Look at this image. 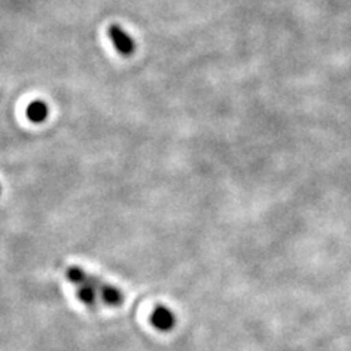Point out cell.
I'll return each mask as SVG.
<instances>
[{"mask_svg":"<svg viewBox=\"0 0 351 351\" xmlns=\"http://www.w3.org/2000/svg\"><path fill=\"white\" fill-rule=\"evenodd\" d=\"M86 280H88V282L93 285V289L97 291L98 298H100L107 306L116 307V306H120L123 303V300H125L123 291L119 290L117 287H114V285L107 284L98 277L91 276V274H88Z\"/></svg>","mask_w":351,"mask_h":351,"instance_id":"1","label":"cell"},{"mask_svg":"<svg viewBox=\"0 0 351 351\" xmlns=\"http://www.w3.org/2000/svg\"><path fill=\"white\" fill-rule=\"evenodd\" d=\"M108 37L112 40L114 49L123 56H130L135 51V41L119 25H112L108 28Z\"/></svg>","mask_w":351,"mask_h":351,"instance_id":"2","label":"cell"},{"mask_svg":"<svg viewBox=\"0 0 351 351\" xmlns=\"http://www.w3.org/2000/svg\"><path fill=\"white\" fill-rule=\"evenodd\" d=\"M149 321L152 324V326L158 329V331L162 332H169L173 329V326L176 325V316L174 313L169 309L166 306H157L156 309L151 312Z\"/></svg>","mask_w":351,"mask_h":351,"instance_id":"3","label":"cell"},{"mask_svg":"<svg viewBox=\"0 0 351 351\" xmlns=\"http://www.w3.org/2000/svg\"><path fill=\"white\" fill-rule=\"evenodd\" d=\"M27 117L32 123H43L49 117V106L41 100L31 101L27 107Z\"/></svg>","mask_w":351,"mask_h":351,"instance_id":"4","label":"cell"}]
</instances>
